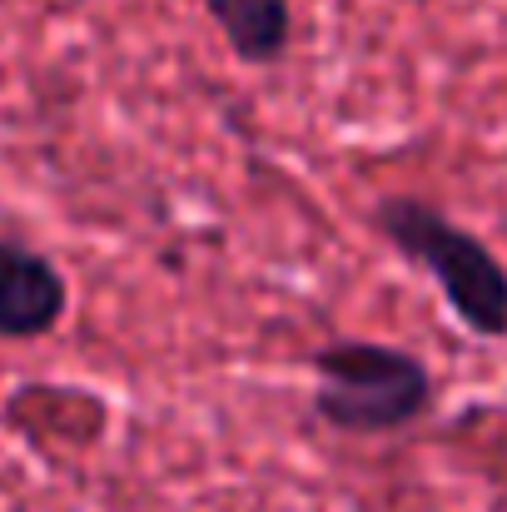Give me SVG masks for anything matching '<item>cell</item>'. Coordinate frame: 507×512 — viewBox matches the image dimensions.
<instances>
[{
	"label": "cell",
	"instance_id": "obj_1",
	"mask_svg": "<svg viewBox=\"0 0 507 512\" xmlns=\"http://www.w3.org/2000/svg\"><path fill=\"white\" fill-rule=\"evenodd\" d=\"M373 229L418 269L438 284L443 304L453 319L498 343L507 339V264L463 224H453L438 204L418 194H393L373 209Z\"/></svg>",
	"mask_w": 507,
	"mask_h": 512
},
{
	"label": "cell",
	"instance_id": "obj_3",
	"mask_svg": "<svg viewBox=\"0 0 507 512\" xmlns=\"http://www.w3.org/2000/svg\"><path fill=\"white\" fill-rule=\"evenodd\" d=\"M70 309L65 274L30 244L0 234V339H45Z\"/></svg>",
	"mask_w": 507,
	"mask_h": 512
},
{
	"label": "cell",
	"instance_id": "obj_4",
	"mask_svg": "<svg viewBox=\"0 0 507 512\" xmlns=\"http://www.w3.org/2000/svg\"><path fill=\"white\" fill-rule=\"evenodd\" d=\"M209 20L244 65H279L294 40V0H204Z\"/></svg>",
	"mask_w": 507,
	"mask_h": 512
},
{
	"label": "cell",
	"instance_id": "obj_2",
	"mask_svg": "<svg viewBox=\"0 0 507 512\" xmlns=\"http://www.w3.org/2000/svg\"><path fill=\"white\" fill-rule=\"evenodd\" d=\"M433 408V373L393 343L338 339L314 353V413L334 433L378 438Z\"/></svg>",
	"mask_w": 507,
	"mask_h": 512
}]
</instances>
